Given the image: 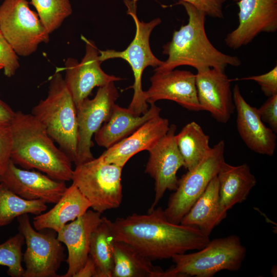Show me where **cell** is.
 <instances>
[{
  "instance_id": "3",
  "label": "cell",
  "mask_w": 277,
  "mask_h": 277,
  "mask_svg": "<svg viewBox=\"0 0 277 277\" xmlns=\"http://www.w3.org/2000/svg\"><path fill=\"white\" fill-rule=\"evenodd\" d=\"M188 16V22L173 32L170 41L163 47L168 57L154 71L168 72L181 66H189L197 71L208 68L225 71L228 66L238 67L240 58L217 50L208 38L205 28L206 14L191 4L180 1Z\"/></svg>"
},
{
  "instance_id": "32",
  "label": "cell",
  "mask_w": 277,
  "mask_h": 277,
  "mask_svg": "<svg viewBox=\"0 0 277 277\" xmlns=\"http://www.w3.org/2000/svg\"><path fill=\"white\" fill-rule=\"evenodd\" d=\"M237 81H253L261 87L264 94L268 97L277 94V66L267 73L236 78Z\"/></svg>"
},
{
  "instance_id": "11",
  "label": "cell",
  "mask_w": 277,
  "mask_h": 277,
  "mask_svg": "<svg viewBox=\"0 0 277 277\" xmlns=\"http://www.w3.org/2000/svg\"><path fill=\"white\" fill-rule=\"evenodd\" d=\"M118 92L114 82L98 87L94 97L85 98L76 107L77 159L75 166L94 159L92 137L110 116Z\"/></svg>"
},
{
  "instance_id": "25",
  "label": "cell",
  "mask_w": 277,
  "mask_h": 277,
  "mask_svg": "<svg viewBox=\"0 0 277 277\" xmlns=\"http://www.w3.org/2000/svg\"><path fill=\"white\" fill-rule=\"evenodd\" d=\"M114 266L112 277H166V272L126 243H113Z\"/></svg>"
},
{
  "instance_id": "13",
  "label": "cell",
  "mask_w": 277,
  "mask_h": 277,
  "mask_svg": "<svg viewBox=\"0 0 277 277\" xmlns=\"http://www.w3.org/2000/svg\"><path fill=\"white\" fill-rule=\"evenodd\" d=\"M176 126L170 125L166 135L148 152L149 157L145 172L154 181V198L148 211L155 208L166 190L174 191L179 180L177 172L184 167L183 158L178 150L175 135Z\"/></svg>"
},
{
  "instance_id": "21",
  "label": "cell",
  "mask_w": 277,
  "mask_h": 277,
  "mask_svg": "<svg viewBox=\"0 0 277 277\" xmlns=\"http://www.w3.org/2000/svg\"><path fill=\"white\" fill-rule=\"evenodd\" d=\"M90 208V202L72 183L54 207L33 218V226L38 231L48 229L57 233L66 224L83 215Z\"/></svg>"
},
{
  "instance_id": "20",
  "label": "cell",
  "mask_w": 277,
  "mask_h": 277,
  "mask_svg": "<svg viewBox=\"0 0 277 277\" xmlns=\"http://www.w3.org/2000/svg\"><path fill=\"white\" fill-rule=\"evenodd\" d=\"M169 127L167 118L160 115L153 117L101 155L107 162L123 168L133 156L153 147L166 135Z\"/></svg>"
},
{
  "instance_id": "24",
  "label": "cell",
  "mask_w": 277,
  "mask_h": 277,
  "mask_svg": "<svg viewBox=\"0 0 277 277\" xmlns=\"http://www.w3.org/2000/svg\"><path fill=\"white\" fill-rule=\"evenodd\" d=\"M217 178L220 204L226 212L244 202L256 184V179L246 163L233 166L224 161Z\"/></svg>"
},
{
  "instance_id": "30",
  "label": "cell",
  "mask_w": 277,
  "mask_h": 277,
  "mask_svg": "<svg viewBox=\"0 0 277 277\" xmlns=\"http://www.w3.org/2000/svg\"><path fill=\"white\" fill-rule=\"evenodd\" d=\"M24 236L19 232L0 244V265L8 267L7 273L12 277H23L22 246Z\"/></svg>"
},
{
  "instance_id": "34",
  "label": "cell",
  "mask_w": 277,
  "mask_h": 277,
  "mask_svg": "<svg viewBox=\"0 0 277 277\" xmlns=\"http://www.w3.org/2000/svg\"><path fill=\"white\" fill-rule=\"evenodd\" d=\"M189 3L205 13L206 16L216 18L224 17L223 5L227 0H180Z\"/></svg>"
},
{
  "instance_id": "31",
  "label": "cell",
  "mask_w": 277,
  "mask_h": 277,
  "mask_svg": "<svg viewBox=\"0 0 277 277\" xmlns=\"http://www.w3.org/2000/svg\"><path fill=\"white\" fill-rule=\"evenodd\" d=\"M0 64L4 67V74L13 76L19 67L17 55L0 31Z\"/></svg>"
},
{
  "instance_id": "1",
  "label": "cell",
  "mask_w": 277,
  "mask_h": 277,
  "mask_svg": "<svg viewBox=\"0 0 277 277\" xmlns=\"http://www.w3.org/2000/svg\"><path fill=\"white\" fill-rule=\"evenodd\" d=\"M108 223L114 240L128 244L151 261L200 250L210 241L195 227L168 221L160 207Z\"/></svg>"
},
{
  "instance_id": "37",
  "label": "cell",
  "mask_w": 277,
  "mask_h": 277,
  "mask_svg": "<svg viewBox=\"0 0 277 277\" xmlns=\"http://www.w3.org/2000/svg\"><path fill=\"white\" fill-rule=\"evenodd\" d=\"M15 114L13 109L0 99V124L10 125Z\"/></svg>"
},
{
  "instance_id": "22",
  "label": "cell",
  "mask_w": 277,
  "mask_h": 277,
  "mask_svg": "<svg viewBox=\"0 0 277 277\" xmlns=\"http://www.w3.org/2000/svg\"><path fill=\"white\" fill-rule=\"evenodd\" d=\"M161 109L154 104L144 114L136 115L128 108L115 104L108 120L94 134L97 144L108 148L128 136L149 120L160 115Z\"/></svg>"
},
{
  "instance_id": "14",
  "label": "cell",
  "mask_w": 277,
  "mask_h": 277,
  "mask_svg": "<svg viewBox=\"0 0 277 277\" xmlns=\"http://www.w3.org/2000/svg\"><path fill=\"white\" fill-rule=\"evenodd\" d=\"M239 25L225 38L230 48L238 49L250 43L263 32L277 30V0H239Z\"/></svg>"
},
{
  "instance_id": "12",
  "label": "cell",
  "mask_w": 277,
  "mask_h": 277,
  "mask_svg": "<svg viewBox=\"0 0 277 277\" xmlns=\"http://www.w3.org/2000/svg\"><path fill=\"white\" fill-rule=\"evenodd\" d=\"M81 38L85 43V54L81 62L69 57L65 64V82L76 106L88 97L94 87L123 80L105 73L101 68L100 50L95 43L83 35Z\"/></svg>"
},
{
  "instance_id": "4",
  "label": "cell",
  "mask_w": 277,
  "mask_h": 277,
  "mask_svg": "<svg viewBox=\"0 0 277 277\" xmlns=\"http://www.w3.org/2000/svg\"><path fill=\"white\" fill-rule=\"evenodd\" d=\"M49 135L74 164L77 159L76 107L61 73L51 77L47 96L32 110Z\"/></svg>"
},
{
  "instance_id": "9",
  "label": "cell",
  "mask_w": 277,
  "mask_h": 277,
  "mask_svg": "<svg viewBox=\"0 0 277 277\" xmlns=\"http://www.w3.org/2000/svg\"><path fill=\"white\" fill-rule=\"evenodd\" d=\"M225 142L221 140L194 168L179 180L176 189L170 196L165 215L171 222L180 224L192 206L217 175L225 161Z\"/></svg>"
},
{
  "instance_id": "6",
  "label": "cell",
  "mask_w": 277,
  "mask_h": 277,
  "mask_svg": "<svg viewBox=\"0 0 277 277\" xmlns=\"http://www.w3.org/2000/svg\"><path fill=\"white\" fill-rule=\"evenodd\" d=\"M247 253L239 236L232 234L209 241L203 248L191 253L173 255V267L166 277H212L222 270L238 271Z\"/></svg>"
},
{
  "instance_id": "29",
  "label": "cell",
  "mask_w": 277,
  "mask_h": 277,
  "mask_svg": "<svg viewBox=\"0 0 277 277\" xmlns=\"http://www.w3.org/2000/svg\"><path fill=\"white\" fill-rule=\"evenodd\" d=\"M36 13L49 34L61 27L65 19L71 15L69 0H31Z\"/></svg>"
},
{
  "instance_id": "17",
  "label": "cell",
  "mask_w": 277,
  "mask_h": 277,
  "mask_svg": "<svg viewBox=\"0 0 277 277\" xmlns=\"http://www.w3.org/2000/svg\"><path fill=\"white\" fill-rule=\"evenodd\" d=\"M231 81L225 71L208 68L197 71L196 87L202 110L210 113L218 122L225 124L235 110Z\"/></svg>"
},
{
  "instance_id": "2",
  "label": "cell",
  "mask_w": 277,
  "mask_h": 277,
  "mask_svg": "<svg viewBox=\"0 0 277 277\" xmlns=\"http://www.w3.org/2000/svg\"><path fill=\"white\" fill-rule=\"evenodd\" d=\"M10 127V159L16 165L27 170L36 169L55 180H72V162L55 145L44 126L33 114L15 112Z\"/></svg>"
},
{
  "instance_id": "35",
  "label": "cell",
  "mask_w": 277,
  "mask_h": 277,
  "mask_svg": "<svg viewBox=\"0 0 277 277\" xmlns=\"http://www.w3.org/2000/svg\"><path fill=\"white\" fill-rule=\"evenodd\" d=\"M258 109L261 120L268 125L274 132H277V94L272 95Z\"/></svg>"
},
{
  "instance_id": "38",
  "label": "cell",
  "mask_w": 277,
  "mask_h": 277,
  "mask_svg": "<svg viewBox=\"0 0 277 277\" xmlns=\"http://www.w3.org/2000/svg\"><path fill=\"white\" fill-rule=\"evenodd\" d=\"M2 69H4V67L2 65L0 64V70Z\"/></svg>"
},
{
  "instance_id": "10",
  "label": "cell",
  "mask_w": 277,
  "mask_h": 277,
  "mask_svg": "<svg viewBox=\"0 0 277 277\" xmlns=\"http://www.w3.org/2000/svg\"><path fill=\"white\" fill-rule=\"evenodd\" d=\"M18 229L24 237L26 249L23 255V277H57L65 260L64 248L56 232H40L32 226L28 214L17 218Z\"/></svg>"
},
{
  "instance_id": "27",
  "label": "cell",
  "mask_w": 277,
  "mask_h": 277,
  "mask_svg": "<svg viewBox=\"0 0 277 277\" xmlns=\"http://www.w3.org/2000/svg\"><path fill=\"white\" fill-rule=\"evenodd\" d=\"M113 241L108 219L103 217L102 222L92 234L89 253L96 266L98 277H112Z\"/></svg>"
},
{
  "instance_id": "26",
  "label": "cell",
  "mask_w": 277,
  "mask_h": 277,
  "mask_svg": "<svg viewBox=\"0 0 277 277\" xmlns=\"http://www.w3.org/2000/svg\"><path fill=\"white\" fill-rule=\"evenodd\" d=\"M209 140V136L201 126L194 121L187 123L175 135V143L186 169H192L208 154L211 149Z\"/></svg>"
},
{
  "instance_id": "19",
  "label": "cell",
  "mask_w": 277,
  "mask_h": 277,
  "mask_svg": "<svg viewBox=\"0 0 277 277\" xmlns=\"http://www.w3.org/2000/svg\"><path fill=\"white\" fill-rule=\"evenodd\" d=\"M103 221L101 213L88 210L67 223L57 233L58 240L68 250V269L62 277H74L87 260L92 234Z\"/></svg>"
},
{
  "instance_id": "5",
  "label": "cell",
  "mask_w": 277,
  "mask_h": 277,
  "mask_svg": "<svg viewBox=\"0 0 277 277\" xmlns=\"http://www.w3.org/2000/svg\"><path fill=\"white\" fill-rule=\"evenodd\" d=\"M138 0H124L127 8V13L130 15L135 25L134 38L123 51L113 49L99 50L100 60L103 62L113 58H121L130 66L134 76L132 100L127 108L136 115L145 114L148 110L142 88V76L144 70L149 66L156 68L164 61L157 58L151 51L149 39L153 30L162 22L160 18H155L149 22L141 21L136 14V2Z\"/></svg>"
},
{
  "instance_id": "18",
  "label": "cell",
  "mask_w": 277,
  "mask_h": 277,
  "mask_svg": "<svg viewBox=\"0 0 277 277\" xmlns=\"http://www.w3.org/2000/svg\"><path fill=\"white\" fill-rule=\"evenodd\" d=\"M232 94L236 111V127L241 139L252 151L272 156L276 148L275 133L262 121L258 109L246 102L238 85L234 86Z\"/></svg>"
},
{
  "instance_id": "33",
  "label": "cell",
  "mask_w": 277,
  "mask_h": 277,
  "mask_svg": "<svg viewBox=\"0 0 277 277\" xmlns=\"http://www.w3.org/2000/svg\"><path fill=\"white\" fill-rule=\"evenodd\" d=\"M12 138L10 125L0 124V175L10 160Z\"/></svg>"
},
{
  "instance_id": "16",
  "label": "cell",
  "mask_w": 277,
  "mask_h": 277,
  "mask_svg": "<svg viewBox=\"0 0 277 277\" xmlns=\"http://www.w3.org/2000/svg\"><path fill=\"white\" fill-rule=\"evenodd\" d=\"M150 82V87L144 91L147 103L167 100L190 111H203L197 97L195 74L191 71L177 69L154 71Z\"/></svg>"
},
{
  "instance_id": "36",
  "label": "cell",
  "mask_w": 277,
  "mask_h": 277,
  "mask_svg": "<svg viewBox=\"0 0 277 277\" xmlns=\"http://www.w3.org/2000/svg\"><path fill=\"white\" fill-rule=\"evenodd\" d=\"M74 277H98L96 266L89 256L84 266Z\"/></svg>"
},
{
  "instance_id": "7",
  "label": "cell",
  "mask_w": 277,
  "mask_h": 277,
  "mask_svg": "<svg viewBox=\"0 0 277 277\" xmlns=\"http://www.w3.org/2000/svg\"><path fill=\"white\" fill-rule=\"evenodd\" d=\"M122 169L107 162L101 155L75 166L71 181L90 202L93 210L102 214L118 208L122 203Z\"/></svg>"
},
{
  "instance_id": "23",
  "label": "cell",
  "mask_w": 277,
  "mask_h": 277,
  "mask_svg": "<svg viewBox=\"0 0 277 277\" xmlns=\"http://www.w3.org/2000/svg\"><path fill=\"white\" fill-rule=\"evenodd\" d=\"M220 204L217 175L183 217L180 224L195 227L209 237L213 229L227 216Z\"/></svg>"
},
{
  "instance_id": "28",
  "label": "cell",
  "mask_w": 277,
  "mask_h": 277,
  "mask_svg": "<svg viewBox=\"0 0 277 277\" xmlns=\"http://www.w3.org/2000/svg\"><path fill=\"white\" fill-rule=\"evenodd\" d=\"M47 209L41 200H27L17 195L0 183V227L10 224L26 214L38 215Z\"/></svg>"
},
{
  "instance_id": "39",
  "label": "cell",
  "mask_w": 277,
  "mask_h": 277,
  "mask_svg": "<svg viewBox=\"0 0 277 277\" xmlns=\"http://www.w3.org/2000/svg\"><path fill=\"white\" fill-rule=\"evenodd\" d=\"M232 1L237 3L239 0H232Z\"/></svg>"
},
{
  "instance_id": "8",
  "label": "cell",
  "mask_w": 277,
  "mask_h": 277,
  "mask_svg": "<svg viewBox=\"0 0 277 277\" xmlns=\"http://www.w3.org/2000/svg\"><path fill=\"white\" fill-rule=\"evenodd\" d=\"M27 0H4L0 6V31L17 55L28 56L49 33Z\"/></svg>"
},
{
  "instance_id": "15",
  "label": "cell",
  "mask_w": 277,
  "mask_h": 277,
  "mask_svg": "<svg viewBox=\"0 0 277 277\" xmlns=\"http://www.w3.org/2000/svg\"><path fill=\"white\" fill-rule=\"evenodd\" d=\"M0 183L10 190L27 200H41L55 204L65 192V182L54 180L34 170L18 168L10 159Z\"/></svg>"
}]
</instances>
